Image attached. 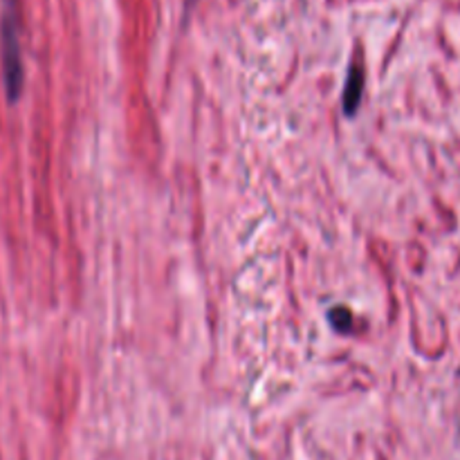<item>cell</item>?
Segmentation results:
<instances>
[{
  "label": "cell",
  "mask_w": 460,
  "mask_h": 460,
  "mask_svg": "<svg viewBox=\"0 0 460 460\" xmlns=\"http://www.w3.org/2000/svg\"><path fill=\"white\" fill-rule=\"evenodd\" d=\"M0 61H3L4 93L9 102H18L25 84V67L21 52V18L16 0H4L0 16Z\"/></svg>",
  "instance_id": "6da1fadb"
},
{
  "label": "cell",
  "mask_w": 460,
  "mask_h": 460,
  "mask_svg": "<svg viewBox=\"0 0 460 460\" xmlns=\"http://www.w3.org/2000/svg\"><path fill=\"white\" fill-rule=\"evenodd\" d=\"M362 88H364V70L362 66L355 63L350 67L349 81H346V90H344V112L349 117H353L358 112L359 102H362Z\"/></svg>",
  "instance_id": "7a4b0ae2"
}]
</instances>
